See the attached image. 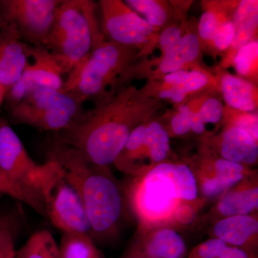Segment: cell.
I'll use <instances>...</instances> for the list:
<instances>
[{
	"instance_id": "1",
	"label": "cell",
	"mask_w": 258,
	"mask_h": 258,
	"mask_svg": "<svg viewBox=\"0 0 258 258\" xmlns=\"http://www.w3.org/2000/svg\"><path fill=\"white\" fill-rule=\"evenodd\" d=\"M149 106L135 88L120 90L98 100L92 111L60 132L59 143L77 149L96 165L108 166L114 163Z\"/></svg>"
},
{
	"instance_id": "2",
	"label": "cell",
	"mask_w": 258,
	"mask_h": 258,
	"mask_svg": "<svg viewBox=\"0 0 258 258\" xmlns=\"http://www.w3.org/2000/svg\"><path fill=\"white\" fill-rule=\"evenodd\" d=\"M49 158L60 164L76 189L87 215L91 232L97 235L113 230L123 208L121 193L107 172L74 148L57 144Z\"/></svg>"
},
{
	"instance_id": "29",
	"label": "cell",
	"mask_w": 258,
	"mask_h": 258,
	"mask_svg": "<svg viewBox=\"0 0 258 258\" xmlns=\"http://www.w3.org/2000/svg\"><path fill=\"white\" fill-rule=\"evenodd\" d=\"M193 114L194 111L187 105L179 107L177 113L171 120V128L176 135H184L191 130Z\"/></svg>"
},
{
	"instance_id": "13",
	"label": "cell",
	"mask_w": 258,
	"mask_h": 258,
	"mask_svg": "<svg viewBox=\"0 0 258 258\" xmlns=\"http://www.w3.org/2000/svg\"><path fill=\"white\" fill-rule=\"evenodd\" d=\"M221 154L223 159L240 164H252L257 160V141L234 125L222 135Z\"/></svg>"
},
{
	"instance_id": "16",
	"label": "cell",
	"mask_w": 258,
	"mask_h": 258,
	"mask_svg": "<svg viewBox=\"0 0 258 258\" xmlns=\"http://www.w3.org/2000/svg\"><path fill=\"white\" fill-rule=\"evenodd\" d=\"M221 88L224 99L229 106L243 112L255 109V89L248 81L225 74L222 77Z\"/></svg>"
},
{
	"instance_id": "14",
	"label": "cell",
	"mask_w": 258,
	"mask_h": 258,
	"mask_svg": "<svg viewBox=\"0 0 258 258\" xmlns=\"http://www.w3.org/2000/svg\"><path fill=\"white\" fill-rule=\"evenodd\" d=\"M258 222L249 215L227 217L217 222L214 227L217 238L238 247L247 243L257 233Z\"/></svg>"
},
{
	"instance_id": "30",
	"label": "cell",
	"mask_w": 258,
	"mask_h": 258,
	"mask_svg": "<svg viewBox=\"0 0 258 258\" xmlns=\"http://www.w3.org/2000/svg\"><path fill=\"white\" fill-rule=\"evenodd\" d=\"M223 106L216 98H209L198 111L204 123H217L223 115Z\"/></svg>"
},
{
	"instance_id": "25",
	"label": "cell",
	"mask_w": 258,
	"mask_h": 258,
	"mask_svg": "<svg viewBox=\"0 0 258 258\" xmlns=\"http://www.w3.org/2000/svg\"><path fill=\"white\" fill-rule=\"evenodd\" d=\"M0 195H7L28 205L34 210L40 205L38 194L30 188L15 182L0 170Z\"/></svg>"
},
{
	"instance_id": "26",
	"label": "cell",
	"mask_w": 258,
	"mask_h": 258,
	"mask_svg": "<svg viewBox=\"0 0 258 258\" xmlns=\"http://www.w3.org/2000/svg\"><path fill=\"white\" fill-rule=\"evenodd\" d=\"M215 169V176L213 178L225 190L237 184L244 177V166L227 159L217 160Z\"/></svg>"
},
{
	"instance_id": "39",
	"label": "cell",
	"mask_w": 258,
	"mask_h": 258,
	"mask_svg": "<svg viewBox=\"0 0 258 258\" xmlns=\"http://www.w3.org/2000/svg\"><path fill=\"white\" fill-rule=\"evenodd\" d=\"M7 93H8V91L0 85V108H1L2 104H3V101H4Z\"/></svg>"
},
{
	"instance_id": "7",
	"label": "cell",
	"mask_w": 258,
	"mask_h": 258,
	"mask_svg": "<svg viewBox=\"0 0 258 258\" xmlns=\"http://www.w3.org/2000/svg\"><path fill=\"white\" fill-rule=\"evenodd\" d=\"M11 113L19 124L59 132L74 124L83 113L82 103L69 93L37 88L12 107Z\"/></svg>"
},
{
	"instance_id": "21",
	"label": "cell",
	"mask_w": 258,
	"mask_h": 258,
	"mask_svg": "<svg viewBox=\"0 0 258 258\" xmlns=\"http://www.w3.org/2000/svg\"><path fill=\"white\" fill-rule=\"evenodd\" d=\"M258 205V189L240 190L227 194L218 205L222 215L227 217L247 215Z\"/></svg>"
},
{
	"instance_id": "4",
	"label": "cell",
	"mask_w": 258,
	"mask_h": 258,
	"mask_svg": "<svg viewBox=\"0 0 258 258\" xmlns=\"http://www.w3.org/2000/svg\"><path fill=\"white\" fill-rule=\"evenodd\" d=\"M136 49L98 40L82 66L66 80L64 92L82 104L88 99L101 100L114 93L117 83L126 80L137 55Z\"/></svg>"
},
{
	"instance_id": "6",
	"label": "cell",
	"mask_w": 258,
	"mask_h": 258,
	"mask_svg": "<svg viewBox=\"0 0 258 258\" xmlns=\"http://www.w3.org/2000/svg\"><path fill=\"white\" fill-rule=\"evenodd\" d=\"M40 194L46 217L62 232H91L83 204L58 163L40 164Z\"/></svg>"
},
{
	"instance_id": "5",
	"label": "cell",
	"mask_w": 258,
	"mask_h": 258,
	"mask_svg": "<svg viewBox=\"0 0 258 258\" xmlns=\"http://www.w3.org/2000/svg\"><path fill=\"white\" fill-rule=\"evenodd\" d=\"M198 193L196 179L189 166L161 163L144 178L136 202L142 213L159 217L167 213L178 199L192 201Z\"/></svg>"
},
{
	"instance_id": "20",
	"label": "cell",
	"mask_w": 258,
	"mask_h": 258,
	"mask_svg": "<svg viewBox=\"0 0 258 258\" xmlns=\"http://www.w3.org/2000/svg\"><path fill=\"white\" fill-rule=\"evenodd\" d=\"M16 258H61L58 244L47 230H41L30 236L17 250Z\"/></svg>"
},
{
	"instance_id": "31",
	"label": "cell",
	"mask_w": 258,
	"mask_h": 258,
	"mask_svg": "<svg viewBox=\"0 0 258 258\" xmlns=\"http://www.w3.org/2000/svg\"><path fill=\"white\" fill-rule=\"evenodd\" d=\"M227 246L220 239H211L200 244L190 258H219Z\"/></svg>"
},
{
	"instance_id": "12",
	"label": "cell",
	"mask_w": 258,
	"mask_h": 258,
	"mask_svg": "<svg viewBox=\"0 0 258 258\" xmlns=\"http://www.w3.org/2000/svg\"><path fill=\"white\" fill-rule=\"evenodd\" d=\"M30 60V45L11 25L0 28V85L9 91L18 81Z\"/></svg>"
},
{
	"instance_id": "36",
	"label": "cell",
	"mask_w": 258,
	"mask_h": 258,
	"mask_svg": "<svg viewBox=\"0 0 258 258\" xmlns=\"http://www.w3.org/2000/svg\"><path fill=\"white\" fill-rule=\"evenodd\" d=\"M187 72L188 71L186 70L181 69L176 71V72L166 74L164 76V81H165L166 84L170 86H181L184 83Z\"/></svg>"
},
{
	"instance_id": "32",
	"label": "cell",
	"mask_w": 258,
	"mask_h": 258,
	"mask_svg": "<svg viewBox=\"0 0 258 258\" xmlns=\"http://www.w3.org/2000/svg\"><path fill=\"white\" fill-rule=\"evenodd\" d=\"M234 35L235 28L232 20H225L219 27L212 41L217 49L225 50L232 45Z\"/></svg>"
},
{
	"instance_id": "23",
	"label": "cell",
	"mask_w": 258,
	"mask_h": 258,
	"mask_svg": "<svg viewBox=\"0 0 258 258\" xmlns=\"http://www.w3.org/2000/svg\"><path fill=\"white\" fill-rule=\"evenodd\" d=\"M15 214L0 216V258H16L15 242L20 229V219Z\"/></svg>"
},
{
	"instance_id": "3",
	"label": "cell",
	"mask_w": 258,
	"mask_h": 258,
	"mask_svg": "<svg viewBox=\"0 0 258 258\" xmlns=\"http://www.w3.org/2000/svg\"><path fill=\"white\" fill-rule=\"evenodd\" d=\"M100 39L93 2L62 0L44 47L58 60L66 81L82 66Z\"/></svg>"
},
{
	"instance_id": "33",
	"label": "cell",
	"mask_w": 258,
	"mask_h": 258,
	"mask_svg": "<svg viewBox=\"0 0 258 258\" xmlns=\"http://www.w3.org/2000/svg\"><path fill=\"white\" fill-rule=\"evenodd\" d=\"M208 82L209 79L206 74L201 71H188L184 83L179 86H181L184 92L188 94L201 89L204 86H206Z\"/></svg>"
},
{
	"instance_id": "37",
	"label": "cell",
	"mask_w": 258,
	"mask_h": 258,
	"mask_svg": "<svg viewBox=\"0 0 258 258\" xmlns=\"http://www.w3.org/2000/svg\"><path fill=\"white\" fill-rule=\"evenodd\" d=\"M219 258H249V256L243 249L227 245Z\"/></svg>"
},
{
	"instance_id": "18",
	"label": "cell",
	"mask_w": 258,
	"mask_h": 258,
	"mask_svg": "<svg viewBox=\"0 0 258 258\" xmlns=\"http://www.w3.org/2000/svg\"><path fill=\"white\" fill-rule=\"evenodd\" d=\"M169 142L170 140L169 134L165 129L163 128L162 125L159 122H151L146 125L142 147L120 167V169L128 170L134 159L138 157L139 153L145 147L148 148L149 156L152 161L156 163L161 162L167 157L168 152L170 149Z\"/></svg>"
},
{
	"instance_id": "28",
	"label": "cell",
	"mask_w": 258,
	"mask_h": 258,
	"mask_svg": "<svg viewBox=\"0 0 258 258\" xmlns=\"http://www.w3.org/2000/svg\"><path fill=\"white\" fill-rule=\"evenodd\" d=\"M222 21L220 16L212 10H208L203 13L198 25L200 37L204 40L212 41Z\"/></svg>"
},
{
	"instance_id": "8",
	"label": "cell",
	"mask_w": 258,
	"mask_h": 258,
	"mask_svg": "<svg viewBox=\"0 0 258 258\" xmlns=\"http://www.w3.org/2000/svg\"><path fill=\"white\" fill-rule=\"evenodd\" d=\"M60 0H5L0 8L7 24L23 41L45 45Z\"/></svg>"
},
{
	"instance_id": "10",
	"label": "cell",
	"mask_w": 258,
	"mask_h": 258,
	"mask_svg": "<svg viewBox=\"0 0 258 258\" xmlns=\"http://www.w3.org/2000/svg\"><path fill=\"white\" fill-rule=\"evenodd\" d=\"M100 5L103 29L111 42L137 49L152 39L155 29L123 2L102 0Z\"/></svg>"
},
{
	"instance_id": "35",
	"label": "cell",
	"mask_w": 258,
	"mask_h": 258,
	"mask_svg": "<svg viewBox=\"0 0 258 258\" xmlns=\"http://www.w3.org/2000/svg\"><path fill=\"white\" fill-rule=\"evenodd\" d=\"M236 126L249 134L251 137L257 141L258 124L257 114L252 112H244L239 115L236 120Z\"/></svg>"
},
{
	"instance_id": "34",
	"label": "cell",
	"mask_w": 258,
	"mask_h": 258,
	"mask_svg": "<svg viewBox=\"0 0 258 258\" xmlns=\"http://www.w3.org/2000/svg\"><path fill=\"white\" fill-rule=\"evenodd\" d=\"M182 32L179 27L171 26L161 32L159 37V44L164 54L171 50L182 37Z\"/></svg>"
},
{
	"instance_id": "11",
	"label": "cell",
	"mask_w": 258,
	"mask_h": 258,
	"mask_svg": "<svg viewBox=\"0 0 258 258\" xmlns=\"http://www.w3.org/2000/svg\"><path fill=\"white\" fill-rule=\"evenodd\" d=\"M0 170L15 182L41 195L40 164L32 160L18 134L8 123L2 120H0Z\"/></svg>"
},
{
	"instance_id": "24",
	"label": "cell",
	"mask_w": 258,
	"mask_h": 258,
	"mask_svg": "<svg viewBox=\"0 0 258 258\" xmlns=\"http://www.w3.org/2000/svg\"><path fill=\"white\" fill-rule=\"evenodd\" d=\"M125 4L154 29L161 28L168 21V13L162 3L154 0H127Z\"/></svg>"
},
{
	"instance_id": "22",
	"label": "cell",
	"mask_w": 258,
	"mask_h": 258,
	"mask_svg": "<svg viewBox=\"0 0 258 258\" xmlns=\"http://www.w3.org/2000/svg\"><path fill=\"white\" fill-rule=\"evenodd\" d=\"M58 247L61 258H99L88 233L62 232Z\"/></svg>"
},
{
	"instance_id": "27",
	"label": "cell",
	"mask_w": 258,
	"mask_h": 258,
	"mask_svg": "<svg viewBox=\"0 0 258 258\" xmlns=\"http://www.w3.org/2000/svg\"><path fill=\"white\" fill-rule=\"evenodd\" d=\"M258 57V42L257 40L245 44L236 52L234 63L237 73L242 76H248L252 71Z\"/></svg>"
},
{
	"instance_id": "9",
	"label": "cell",
	"mask_w": 258,
	"mask_h": 258,
	"mask_svg": "<svg viewBox=\"0 0 258 258\" xmlns=\"http://www.w3.org/2000/svg\"><path fill=\"white\" fill-rule=\"evenodd\" d=\"M66 76L55 56L42 45H30V60L18 81L5 98L10 108L30 91L37 88H50L63 91Z\"/></svg>"
},
{
	"instance_id": "19",
	"label": "cell",
	"mask_w": 258,
	"mask_h": 258,
	"mask_svg": "<svg viewBox=\"0 0 258 258\" xmlns=\"http://www.w3.org/2000/svg\"><path fill=\"white\" fill-rule=\"evenodd\" d=\"M186 250L184 240L174 230L158 231L147 242V258H182Z\"/></svg>"
},
{
	"instance_id": "40",
	"label": "cell",
	"mask_w": 258,
	"mask_h": 258,
	"mask_svg": "<svg viewBox=\"0 0 258 258\" xmlns=\"http://www.w3.org/2000/svg\"><path fill=\"white\" fill-rule=\"evenodd\" d=\"M3 26V23H2L1 17H0V28Z\"/></svg>"
},
{
	"instance_id": "17",
	"label": "cell",
	"mask_w": 258,
	"mask_h": 258,
	"mask_svg": "<svg viewBox=\"0 0 258 258\" xmlns=\"http://www.w3.org/2000/svg\"><path fill=\"white\" fill-rule=\"evenodd\" d=\"M200 51V42L198 35L192 32L186 34L175 46L164 54L159 64V71L165 74L179 71L185 64L196 60Z\"/></svg>"
},
{
	"instance_id": "38",
	"label": "cell",
	"mask_w": 258,
	"mask_h": 258,
	"mask_svg": "<svg viewBox=\"0 0 258 258\" xmlns=\"http://www.w3.org/2000/svg\"><path fill=\"white\" fill-rule=\"evenodd\" d=\"M205 124L199 115L198 111L194 112L191 130L198 134H203L205 131Z\"/></svg>"
},
{
	"instance_id": "15",
	"label": "cell",
	"mask_w": 258,
	"mask_h": 258,
	"mask_svg": "<svg viewBox=\"0 0 258 258\" xmlns=\"http://www.w3.org/2000/svg\"><path fill=\"white\" fill-rule=\"evenodd\" d=\"M235 28V35L231 47L237 50L245 44L252 41L258 23V2L243 0L236 8L232 20Z\"/></svg>"
}]
</instances>
